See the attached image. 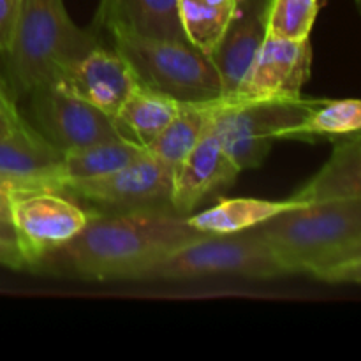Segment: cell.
<instances>
[{
    "instance_id": "8",
    "label": "cell",
    "mask_w": 361,
    "mask_h": 361,
    "mask_svg": "<svg viewBox=\"0 0 361 361\" xmlns=\"http://www.w3.org/2000/svg\"><path fill=\"white\" fill-rule=\"evenodd\" d=\"M173 171L171 166L147 150L111 175L63 182L59 189L88 203L111 208V212L171 208Z\"/></svg>"
},
{
    "instance_id": "4",
    "label": "cell",
    "mask_w": 361,
    "mask_h": 361,
    "mask_svg": "<svg viewBox=\"0 0 361 361\" xmlns=\"http://www.w3.org/2000/svg\"><path fill=\"white\" fill-rule=\"evenodd\" d=\"M108 35L111 48L129 62L143 87L178 102H210L224 95L212 59L190 42L143 37L129 32Z\"/></svg>"
},
{
    "instance_id": "10",
    "label": "cell",
    "mask_w": 361,
    "mask_h": 361,
    "mask_svg": "<svg viewBox=\"0 0 361 361\" xmlns=\"http://www.w3.org/2000/svg\"><path fill=\"white\" fill-rule=\"evenodd\" d=\"M312 69L309 39L289 41L267 35L228 101L300 99Z\"/></svg>"
},
{
    "instance_id": "9",
    "label": "cell",
    "mask_w": 361,
    "mask_h": 361,
    "mask_svg": "<svg viewBox=\"0 0 361 361\" xmlns=\"http://www.w3.org/2000/svg\"><path fill=\"white\" fill-rule=\"evenodd\" d=\"M30 97L39 133L62 154L123 137L113 116L62 85L53 83L39 88Z\"/></svg>"
},
{
    "instance_id": "22",
    "label": "cell",
    "mask_w": 361,
    "mask_h": 361,
    "mask_svg": "<svg viewBox=\"0 0 361 361\" xmlns=\"http://www.w3.org/2000/svg\"><path fill=\"white\" fill-rule=\"evenodd\" d=\"M361 102L358 99L321 101L319 106L300 123L295 140L316 141L323 137H344L360 134Z\"/></svg>"
},
{
    "instance_id": "19",
    "label": "cell",
    "mask_w": 361,
    "mask_h": 361,
    "mask_svg": "<svg viewBox=\"0 0 361 361\" xmlns=\"http://www.w3.org/2000/svg\"><path fill=\"white\" fill-rule=\"evenodd\" d=\"M147 148L127 137L101 141L63 154L60 183L74 180H90L111 175L145 154Z\"/></svg>"
},
{
    "instance_id": "3",
    "label": "cell",
    "mask_w": 361,
    "mask_h": 361,
    "mask_svg": "<svg viewBox=\"0 0 361 361\" xmlns=\"http://www.w3.org/2000/svg\"><path fill=\"white\" fill-rule=\"evenodd\" d=\"M101 44L92 28H80L63 0H20L16 25L6 51L14 99L56 83L88 51Z\"/></svg>"
},
{
    "instance_id": "25",
    "label": "cell",
    "mask_w": 361,
    "mask_h": 361,
    "mask_svg": "<svg viewBox=\"0 0 361 361\" xmlns=\"http://www.w3.org/2000/svg\"><path fill=\"white\" fill-rule=\"evenodd\" d=\"M0 264L14 270H23V259L14 240H0Z\"/></svg>"
},
{
    "instance_id": "17",
    "label": "cell",
    "mask_w": 361,
    "mask_h": 361,
    "mask_svg": "<svg viewBox=\"0 0 361 361\" xmlns=\"http://www.w3.org/2000/svg\"><path fill=\"white\" fill-rule=\"evenodd\" d=\"M298 204L291 197L284 201L231 197V200H221L217 204L196 215H187V219L194 229L204 235H229V233H242L256 228L268 219Z\"/></svg>"
},
{
    "instance_id": "1",
    "label": "cell",
    "mask_w": 361,
    "mask_h": 361,
    "mask_svg": "<svg viewBox=\"0 0 361 361\" xmlns=\"http://www.w3.org/2000/svg\"><path fill=\"white\" fill-rule=\"evenodd\" d=\"M204 233L173 208L97 214L88 224L30 271L83 281H141L145 271Z\"/></svg>"
},
{
    "instance_id": "24",
    "label": "cell",
    "mask_w": 361,
    "mask_h": 361,
    "mask_svg": "<svg viewBox=\"0 0 361 361\" xmlns=\"http://www.w3.org/2000/svg\"><path fill=\"white\" fill-rule=\"evenodd\" d=\"M27 120L20 115L16 108V99L11 94L9 87L0 80V137L7 136Z\"/></svg>"
},
{
    "instance_id": "21",
    "label": "cell",
    "mask_w": 361,
    "mask_h": 361,
    "mask_svg": "<svg viewBox=\"0 0 361 361\" xmlns=\"http://www.w3.org/2000/svg\"><path fill=\"white\" fill-rule=\"evenodd\" d=\"M236 0H178V18L187 41L212 56L221 42Z\"/></svg>"
},
{
    "instance_id": "26",
    "label": "cell",
    "mask_w": 361,
    "mask_h": 361,
    "mask_svg": "<svg viewBox=\"0 0 361 361\" xmlns=\"http://www.w3.org/2000/svg\"><path fill=\"white\" fill-rule=\"evenodd\" d=\"M18 185H21V183L0 178V222H9V197L14 187Z\"/></svg>"
},
{
    "instance_id": "20",
    "label": "cell",
    "mask_w": 361,
    "mask_h": 361,
    "mask_svg": "<svg viewBox=\"0 0 361 361\" xmlns=\"http://www.w3.org/2000/svg\"><path fill=\"white\" fill-rule=\"evenodd\" d=\"M212 102H182L175 118L148 145L147 150L175 169L207 134Z\"/></svg>"
},
{
    "instance_id": "27",
    "label": "cell",
    "mask_w": 361,
    "mask_h": 361,
    "mask_svg": "<svg viewBox=\"0 0 361 361\" xmlns=\"http://www.w3.org/2000/svg\"><path fill=\"white\" fill-rule=\"evenodd\" d=\"M0 240H14V242H16L14 231L13 228H11L9 222H0Z\"/></svg>"
},
{
    "instance_id": "11",
    "label": "cell",
    "mask_w": 361,
    "mask_h": 361,
    "mask_svg": "<svg viewBox=\"0 0 361 361\" xmlns=\"http://www.w3.org/2000/svg\"><path fill=\"white\" fill-rule=\"evenodd\" d=\"M56 83L113 118L127 97L140 87L129 62L115 48L102 44L88 51Z\"/></svg>"
},
{
    "instance_id": "15",
    "label": "cell",
    "mask_w": 361,
    "mask_h": 361,
    "mask_svg": "<svg viewBox=\"0 0 361 361\" xmlns=\"http://www.w3.org/2000/svg\"><path fill=\"white\" fill-rule=\"evenodd\" d=\"M62 159V152L28 122L0 137V178L9 182L59 189Z\"/></svg>"
},
{
    "instance_id": "6",
    "label": "cell",
    "mask_w": 361,
    "mask_h": 361,
    "mask_svg": "<svg viewBox=\"0 0 361 361\" xmlns=\"http://www.w3.org/2000/svg\"><path fill=\"white\" fill-rule=\"evenodd\" d=\"M289 271L256 229L201 235L145 271L141 281H192L207 277L279 279Z\"/></svg>"
},
{
    "instance_id": "28",
    "label": "cell",
    "mask_w": 361,
    "mask_h": 361,
    "mask_svg": "<svg viewBox=\"0 0 361 361\" xmlns=\"http://www.w3.org/2000/svg\"><path fill=\"white\" fill-rule=\"evenodd\" d=\"M326 2H328V0H317V6H319V9L323 6H326Z\"/></svg>"
},
{
    "instance_id": "2",
    "label": "cell",
    "mask_w": 361,
    "mask_h": 361,
    "mask_svg": "<svg viewBox=\"0 0 361 361\" xmlns=\"http://www.w3.org/2000/svg\"><path fill=\"white\" fill-rule=\"evenodd\" d=\"M289 275L331 284L361 279V200L298 204L256 226Z\"/></svg>"
},
{
    "instance_id": "5",
    "label": "cell",
    "mask_w": 361,
    "mask_h": 361,
    "mask_svg": "<svg viewBox=\"0 0 361 361\" xmlns=\"http://www.w3.org/2000/svg\"><path fill=\"white\" fill-rule=\"evenodd\" d=\"M323 99L212 102L208 133L214 134L240 171L263 164L275 141L295 140L300 123Z\"/></svg>"
},
{
    "instance_id": "7",
    "label": "cell",
    "mask_w": 361,
    "mask_h": 361,
    "mask_svg": "<svg viewBox=\"0 0 361 361\" xmlns=\"http://www.w3.org/2000/svg\"><path fill=\"white\" fill-rule=\"evenodd\" d=\"M97 210H85L63 190L51 185H18L9 197V224L23 270L73 240Z\"/></svg>"
},
{
    "instance_id": "23",
    "label": "cell",
    "mask_w": 361,
    "mask_h": 361,
    "mask_svg": "<svg viewBox=\"0 0 361 361\" xmlns=\"http://www.w3.org/2000/svg\"><path fill=\"white\" fill-rule=\"evenodd\" d=\"M317 13V0H271L268 35L289 41L309 39Z\"/></svg>"
},
{
    "instance_id": "13",
    "label": "cell",
    "mask_w": 361,
    "mask_h": 361,
    "mask_svg": "<svg viewBox=\"0 0 361 361\" xmlns=\"http://www.w3.org/2000/svg\"><path fill=\"white\" fill-rule=\"evenodd\" d=\"M270 6L271 0H236L228 28L210 56L224 88L222 99L235 94L247 67L268 35Z\"/></svg>"
},
{
    "instance_id": "12",
    "label": "cell",
    "mask_w": 361,
    "mask_h": 361,
    "mask_svg": "<svg viewBox=\"0 0 361 361\" xmlns=\"http://www.w3.org/2000/svg\"><path fill=\"white\" fill-rule=\"evenodd\" d=\"M240 173L214 134L207 130L173 171L169 204L178 215H190L212 192L231 185Z\"/></svg>"
},
{
    "instance_id": "18",
    "label": "cell",
    "mask_w": 361,
    "mask_h": 361,
    "mask_svg": "<svg viewBox=\"0 0 361 361\" xmlns=\"http://www.w3.org/2000/svg\"><path fill=\"white\" fill-rule=\"evenodd\" d=\"M180 104L169 95L140 85L118 109L115 123L123 137L147 148L175 118Z\"/></svg>"
},
{
    "instance_id": "16",
    "label": "cell",
    "mask_w": 361,
    "mask_h": 361,
    "mask_svg": "<svg viewBox=\"0 0 361 361\" xmlns=\"http://www.w3.org/2000/svg\"><path fill=\"white\" fill-rule=\"evenodd\" d=\"M291 200L300 204L330 200H361L360 134L338 137L326 164Z\"/></svg>"
},
{
    "instance_id": "14",
    "label": "cell",
    "mask_w": 361,
    "mask_h": 361,
    "mask_svg": "<svg viewBox=\"0 0 361 361\" xmlns=\"http://www.w3.org/2000/svg\"><path fill=\"white\" fill-rule=\"evenodd\" d=\"M90 28L99 37L129 32L143 37L187 41L180 25L178 0H99Z\"/></svg>"
}]
</instances>
